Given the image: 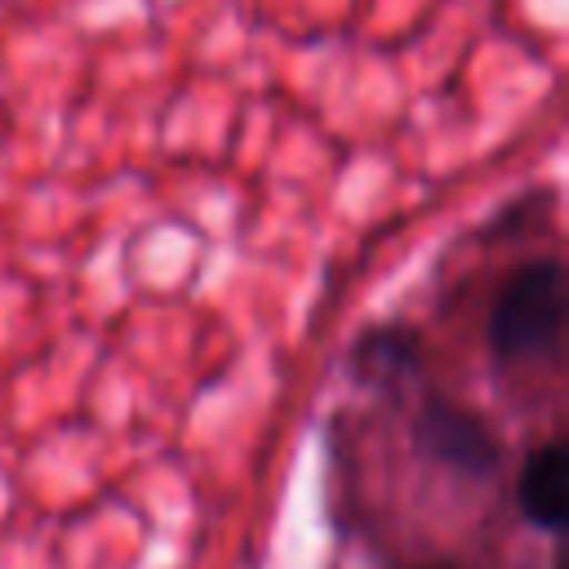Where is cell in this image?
Listing matches in <instances>:
<instances>
[{
    "mask_svg": "<svg viewBox=\"0 0 569 569\" xmlns=\"http://www.w3.org/2000/svg\"><path fill=\"white\" fill-rule=\"evenodd\" d=\"M413 360V342L405 338V333H378V338H369L365 347H360V365L365 369H378V373H396L400 365H409Z\"/></svg>",
    "mask_w": 569,
    "mask_h": 569,
    "instance_id": "4",
    "label": "cell"
},
{
    "mask_svg": "<svg viewBox=\"0 0 569 569\" xmlns=\"http://www.w3.org/2000/svg\"><path fill=\"white\" fill-rule=\"evenodd\" d=\"M516 502L520 516L542 529V533H560L565 529V511H569V453L560 440L538 445L516 480Z\"/></svg>",
    "mask_w": 569,
    "mask_h": 569,
    "instance_id": "3",
    "label": "cell"
},
{
    "mask_svg": "<svg viewBox=\"0 0 569 569\" xmlns=\"http://www.w3.org/2000/svg\"><path fill=\"white\" fill-rule=\"evenodd\" d=\"M413 436H418V445H422L431 458H440V462H449V467H458V471L485 476V471H493V462H498V440H493V431H489L476 413L453 409V405H427L422 418H418V427H413Z\"/></svg>",
    "mask_w": 569,
    "mask_h": 569,
    "instance_id": "2",
    "label": "cell"
},
{
    "mask_svg": "<svg viewBox=\"0 0 569 569\" xmlns=\"http://www.w3.org/2000/svg\"><path fill=\"white\" fill-rule=\"evenodd\" d=\"M565 311H569V280L556 258L511 271L489 311L493 356L507 365L551 356L565 338Z\"/></svg>",
    "mask_w": 569,
    "mask_h": 569,
    "instance_id": "1",
    "label": "cell"
},
{
    "mask_svg": "<svg viewBox=\"0 0 569 569\" xmlns=\"http://www.w3.org/2000/svg\"><path fill=\"white\" fill-rule=\"evenodd\" d=\"M436 569H440V565H436Z\"/></svg>",
    "mask_w": 569,
    "mask_h": 569,
    "instance_id": "5",
    "label": "cell"
}]
</instances>
